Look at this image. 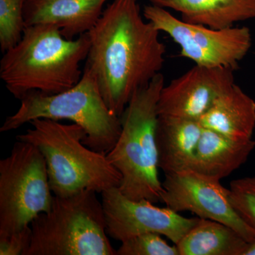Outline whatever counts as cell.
<instances>
[{
    "label": "cell",
    "mask_w": 255,
    "mask_h": 255,
    "mask_svg": "<svg viewBox=\"0 0 255 255\" xmlns=\"http://www.w3.org/2000/svg\"><path fill=\"white\" fill-rule=\"evenodd\" d=\"M244 255H255V240L248 243V248L245 252Z\"/></svg>",
    "instance_id": "obj_22"
},
{
    "label": "cell",
    "mask_w": 255,
    "mask_h": 255,
    "mask_svg": "<svg viewBox=\"0 0 255 255\" xmlns=\"http://www.w3.org/2000/svg\"><path fill=\"white\" fill-rule=\"evenodd\" d=\"M164 85L160 73L134 94L119 117L120 136L107 154L122 174L119 191L131 200L161 202L163 187L158 175L156 128L157 105Z\"/></svg>",
    "instance_id": "obj_4"
},
{
    "label": "cell",
    "mask_w": 255,
    "mask_h": 255,
    "mask_svg": "<svg viewBox=\"0 0 255 255\" xmlns=\"http://www.w3.org/2000/svg\"><path fill=\"white\" fill-rule=\"evenodd\" d=\"M149 1L152 4V3L155 2V1H158V0H149Z\"/></svg>",
    "instance_id": "obj_23"
},
{
    "label": "cell",
    "mask_w": 255,
    "mask_h": 255,
    "mask_svg": "<svg viewBox=\"0 0 255 255\" xmlns=\"http://www.w3.org/2000/svg\"><path fill=\"white\" fill-rule=\"evenodd\" d=\"M142 14L180 47L181 57L199 66L236 70L251 48V30L246 26L214 29L193 24L152 4L144 7Z\"/></svg>",
    "instance_id": "obj_8"
},
{
    "label": "cell",
    "mask_w": 255,
    "mask_h": 255,
    "mask_svg": "<svg viewBox=\"0 0 255 255\" xmlns=\"http://www.w3.org/2000/svg\"><path fill=\"white\" fill-rule=\"evenodd\" d=\"M20 101L19 108L6 119L0 132L16 130L36 119H65L83 128L85 145L105 155L120 136V117L106 105L97 80L88 69L84 68L81 80L66 91L55 95L31 91Z\"/></svg>",
    "instance_id": "obj_5"
},
{
    "label": "cell",
    "mask_w": 255,
    "mask_h": 255,
    "mask_svg": "<svg viewBox=\"0 0 255 255\" xmlns=\"http://www.w3.org/2000/svg\"><path fill=\"white\" fill-rule=\"evenodd\" d=\"M90 46L87 33L68 40L55 25L26 26L17 44L4 53L0 78L17 100L31 91L61 93L81 80L80 65L86 60Z\"/></svg>",
    "instance_id": "obj_2"
},
{
    "label": "cell",
    "mask_w": 255,
    "mask_h": 255,
    "mask_svg": "<svg viewBox=\"0 0 255 255\" xmlns=\"http://www.w3.org/2000/svg\"><path fill=\"white\" fill-rule=\"evenodd\" d=\"M255 148V140H236L204 128L191 169L221 180L246 163Z\"/></svg>",
    "instance_id": "obj_15"
},
{
    "label": "cell",
    "mask_w": 255,
    "mask_h": 255,
    "mask_svg": "<svg viewBox=\"0 0 255 255\" xmlns=\"http://www.w3.org/2000/svg\"><path fill=\"white\" fill-rule=\"evenodd\" d=\"M220 181L193 169L165 174L161 202L179 214L189 211L201 219L226 225L251 243L255 240V230L236 212L229 189Z\"/></svg>",
    "instance_id": "obj_9"
},
{
    "label": "cell",
    "mask_w": 255,
    "mask_h": 255,
    "mask_svg": "<svg viewBox=\"0 0 255 255\" xmlns=\"http://www.w3.org/2000/svg\"><path fill=\"white\" fill-rule=\"evenodd\" d=\"M109 0H26V26L49 23L59 28L68 40L88 33L95 26Z\"/></svg>",
    "instance_id": "obj_12"
},
{
    "label": "cell",
    "mask_w": 255,
    "mask_h": 255,
    "mask_svg": "<svg viewBox=\"0 0 255 255\" xmlns=\"http://www.w3.org/2000/svg\"><path fill=\"white\" fill-rule=\"evenodd\" d=\"M26 0H0V46L3 53L22 38L26 28L24 4Z\"/></svg>",
    "instance_id": "obj_18"
},
{
    "label": "cell",
    "mask_w": 255,
    "mask_h": 255,
    "mask_svg": "<svg viewBox=\"0 0 255 255\" xmlns=\"http://www.w3.org/2000/svg\"><path fill=\"white\" fill-rule=\"evenodd\" d=\"M117 255H179L177 247L169 246L155 233L138 235L122 242Z\"/></svg>",
    "instance_id": "obj_19"
},
{
    "label": "cell",
    "mask_w": 255,
    "mask_h": 255,
    "mask_svg": "<svg viewBox=\"0 0 255 255\" xmlns=\"http://www.w3.org/2000/svg\"><path fill=\"white\" fill-rule=\"evenodd\" d=\"M95 191L54 196L51 209L32 221L23 255H117L107 232L103 204Z\"/></svg>",
    "instance_id": "obj_6"
},
{
    "label": "cell",
    "mask_w": 255,
    "mask_h": 255,
    "mask_svg": "<svg viewBox=\"0 0 255 255\" xmlns=\"http://www.w3.org/2000/svg\"><path fill=\"white\" fill-rule=\"evenodd\" d=\"M31 226L13 233L6 237L0 238V255H23L31 241Z\"/></svg>",
    "instance_id": "obj_21"
},
{
    "label": "cell",
    "mask_w": 255,
    "mask_h": 255,
    "mask_svg": "<svg viewBox=\"0 0 255 255\" xmlns=\"http://www.w3.org/2000/svg\"><path fill=\"white\" fill-rule=\"evenodd\" d=\"M203 130L199 121L158 114L156 144L159 169L165 174L191 169Z\"/></svg>",
    "instance_id": "obj_13"
},
{
    "label": "cell",
    "mask_w": 255,
    "mask_h": 255,
    "mask_svg": "<svg viewBox=\"0 0 255 255\" xmlns=\"http://www.w3.org/2000/svg\"><path fill=\"white\" fill-rule=\"evenodd\" d=\"M230 199L242 219L255 230V177L240 178L230 185Z\"/></svg>",
    "instance_id": "obj_20"
},
{
    "label": "cell",
    "mask_w": 255,
    "mask_h": 255,
    "mask_svg": "<svg viewBox=\"0 0 255 255\" xmlns=\"http://www.w3.org/2000/svg\"><path fill=\"white\" fill-rule=\"evenodd\" d=\"M16 140L36 146L46 160L48 181L54 196L65 197L84 190L97 194L119 187L122 174L107 155L84 144L87 134L76 124L36 119Z\"/></svg>",
    "instance_id": "obj_3"
},
{
    "label": "cell",
    "mask_w": 255,
    "mask_h": 255,
    "mask_svg": "<svg viewBox=\"0 0 255 255\" xmlns=\"http://www.w3.org/2000/svg\"><path fill=\"white\" fill-rule=\"evenodd\" d=\"M143 17L138 0H114L87 33L90 46L85 68L119 117L134 94L163 68L166 48L160 31Z\"/></svg>",
    "instance_id": "obj_1"
},
{
    "label": "cell",
    "mask_w": 255,
    "mask_h": 255,
    "mask_svg": "<svg viewBox=\"0 0 255 255\" xmlns=\"http://www.w3.org/2000/svg\"><path fill=\"white\" fill-rule=\"evenodd\" d=\"M102 202L107 234L120 242L143 233H155L177 245L199 220V217H184L167 206L157 207L146 199L131 200L118 187L103 191Z\"/></svg>",
    "instance_id": "obj_10"
},
{
    "label": "cell",
    "mask_w": 255,
    "mask_h": 255,
    "mask_svg": "<svg viewBox=\"0 0 255 255\" xmlns=\"http://www.w3.org/2000/svg\"><path fill=\"white\" fill-rule=\"evenodd\" d=\"M199 122L204 128L233 140H252L255 128V101L234 84L215 101Z\"/></svg>",
    "instance_id": "obj_14"
},
{
    "label": "cell",
    "mask_w": 255,
    "mask_h": 255,
    "mask_svg": "<svg viewBox=\"0 0 255 255\" xmlns=\"http://www.w3.org/2000/svg\"><path fill=\"white\" fill-rule=\"evenodd\" d=\"M53 197L44 157L33 144L17 140L0 160V238L49 211Z\"/></svg>",
    "instance_id": "obj_7"
},
{
    "label": "cell",
    "mask_w": 255,
    "mask_h": 255,
    "mask_svg": "<svg viewBox=\"0 0 255 255\" xmlns=\"http://www.w3.org/2000/svg\"><path fill=\"white\" fill-rule=\"evenodd\" d=\"M233 71L196 65L164 85L157 105L159 115L199 121L215 101L234 85Z\"/></svg>",
    "instance_id": "obj_11"
},
{
    "label": "cell",
    "mask_w": 255,
    "mask_h": 255,
    "mask_svg": "<svg viewBox=\"0 0 255 255\" xmlns=\"http://www.w3.org/2000/svg\"><path fill=\"white\" fill-rule=\"evenodd\" d=\"M152 4L180 13L185 22L214 29L255 18V0H158Z\"/></svg>",
    "instance_id": "obj_16"
},
{
    "label": "cell",
    "mask_w": 255,
    "mask_h": 255,
    "mask_svg": "<svg viewBox=\"0 0 255 255\" xmlns=\"http://www.w3.org/2000/svg\"><path fill=\"white\" fill-rule=\"evenodd\" d=\"M248 243L232 228L199 218L176 246L179 255H244Z\"/></svg>",
    "instance_id": "obj_17"
}]
</instances>
